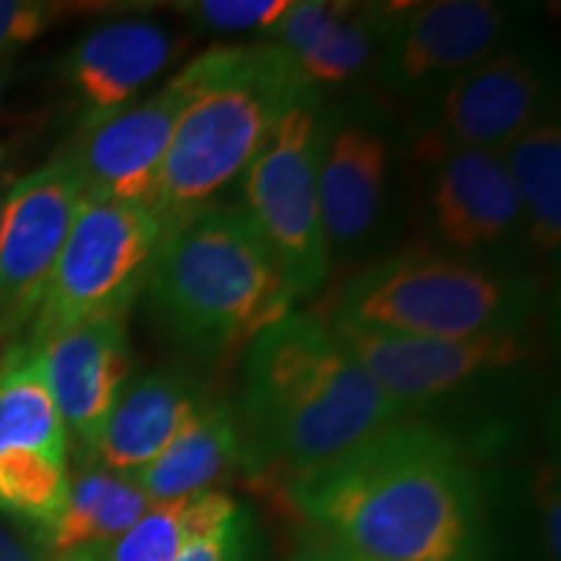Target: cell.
Listing matches in <instances>:
<instances>
[{
	"label": "cell",
	"instance_id": "9c48e42d",
	"mask_svg": "<svg viewBox=\"0 0 561 561\" xmlns=\"http://www.w3.org/2000/svg\"><path fill=\"white\" fill-rule=\"evenodd\" d=\"M206 81V55L104 121L79 125L68 157L81 174L83 195L94 201L151 208L164 159L187 107Z\"/></svg>",
	"mask_w": 561,
	"mask_h": 561
},
{
	"label": "cell",
	"instance_id": "44dd1931",
	"mask_svg": "<svg viewBox=\"0 0 561 561\" xmlns=\"http://www.w3.org/2000/svg\"><path fill=\"white\" fill-rule=\"evenodd\" d=\"M240 504L214 489L185 500L151 504L121 538L100 549L76 553L66 561H178L193 538L221 525Z\"/></svg>",
	"mask_w": 561,
	"mask_h": 561
},
{
	"label": "cell",
	"instance_id": "ac0fdd59",
	"mask_svg": "<svg viewBox=\"0 0 561 561\" xmlns=\"http://www.w3.org/2000/svg\"><path fill=\"white\" fill-rule=\"evenodd\" d=\"M208 401L180 369H153L128 380L94 447L100 466L136 476L178 439Z\"/></svg>",
	"mask_w": 561,
	"mask_h": 561
},
{
	"label": "cell",
	"instance_id": "484cf974",
	"mask_svg": "<svg viewBox=\"0 0 561 561\" xmlns=\"http://www.w3.org/2000/svg\"><path fill=\"white\" fill-rule=\"evenodd\" d=\"M541 507H543V546H546V557L551 561H559L561 557V528H559V520H561V504H559V486L546 479L543 483V500H541Z\"/></svg>",
	"mask_w": 561,
	"mask_h": 561
},
{
	"label": "cell",
	"instance_id": "cb8c5ba5",
	"mask_svg": "<svg viewBox=\"0 0 561 561\" xmlns=\"http://www.w3.org/2000/svg\"><path fill=\"white\" fill-rule=\"evenodd\" d=\"M261 541H257L255 520L248 510L237 507L214 530L193 538L180 551L178 561H257Z\"/></svg>",
	"mask_w": 561,
	"mask_h": 561
},
{
	"label": "cell",
	"instance_id": "ffe728a7",
	"mask_svg": "<svg viewBox=\"0 0 561 561\" xmlns=\"http://www.w3.org/2000/svg\"><path fill=\"white\" fill-rule=\"evenodd\" d=\"M523 210V240L546 257L561 244V125L557 110L502 151Z\"/></svg>",
	"mask_w": 561,
	"mask_h": 561
},
{
	"label": "cell",
	"instance_id": "6da1fadb",
	"mask_svg": "<svg viewBox=\"0 0 561 561\" xmlns=\"http://www.w3.org/2000/svg\"><path fill=\"white\" fill-rule=\"evenodd\" d=\"M312 533L362 561H489L486 502L468 453L405 416L291 483Z\"/></svg>",
	"mask_w": 561,
	"mask_h": 561
},
{
	"label": "cell",
	"instance_id": "e0dca14e",
	"mask_svg": "<svg viewBox=\"0 0 561 561\" xmlns=\"http://www.w3.org/2000/svg\"><path fill=\"white\" fill-rule=\"evenodd\" d=\"M390 3L294 0L271 39L314 94L343 89L375 68Z\"/></svg>",
	"mask_w": 561,
	"mask_h": 561
},
{
	"label": "cell",
	"instance_id": "d6986e66",
	"mask_svg": "<svg viewBox=\"0 0 561 561\" xmlns=\"http://www.w3.org/2000/svg\"><path fill=\"white\" fill-rule=\"evenodd\" d=\"M231 468H240V426L227 403H206L178 439L133 479L151 504L214 491Z\"/></svg>",
	"mask_w": 561,
	"mask_h": 561
},
{
	"label": "cell",
	"instance_id": "9a60e30c",
	"mask_svg": "<svg viewBox=\"0 0 561 561\" xmlns=\"http://www.w3.org/2000/svg\"><path fill=\"white\" fill-rule=\"evenodd\" d=\"M187 50V39L153 19H112L70 47L62 79L79 107V125L128 107Z\"/></svg>",
	"mask_w": 561,
	"mask_h": 561
},
{
	"label": "cell",
	"instance_id": "f546056e",
	"mask_svg": "<svg viewBox=\"0 0 561 561\" xmlns=\"http://www.w3.org/2000/svg\"><path fill=\"white\" fill-rule=\"evenodd\" d=\"M343 553H346V551H343ZM346 557H348V553H346ZM348 561H362V559H354V557H348Z\"/></svg>",
	"mask_w": 561,
	"mask_h": 561
},
{
	"label": "cell",
	"instance_id": "3957f363",
	"mask_svg": "<svg viewBox=\"0 0 561 561\" xmlns=\"http://www.w3.org/2000/svg\"><path fill=\"white\" fill-rule=\"evenodd\" d=\"M149 307L174 346L219 359L294 312L291 286L242 206H210L159 242Z\"/></svg>",
	"mask_w": 561,
	"mask_h": 561
},
{
	"label": "cell",
	"instance_id": "4fadbf2b",
	"mask_svg": "<svg viewBox=\"0 0 561 561\" xmlns=\"http://www.w3.org/2000/svg\"><path fill=\"white\" fill-rule=\"evenodd\" d=\"M426 224L437 252L489 263L523 237V210L502 151H460L434 161Z\"/></svg>",
	"mask_w": 561,
	"mask_h": 561
},
{
	"label": "cell",
	"instance_id": "2e32d148",
	"mask_svg": "<svg viewBox=\"0 0 561 561\" xmlns=\"http://www.w3.org/2000/svg\"><path fill=\"white\" fill-rule=\"evenodd\" d=\"M37 351L68 439L91 455L130 380L128 325L123 318L87 322Z\"/></svg>",
	"mask_w": 561,
	"mask_h": 561
},
{
	"label": "cell",
	"instance_id": "4316f807",
	"mask_svg": "<svg viewBox=\"0 0 561 561\" xmlns=\"http://www.w3.org/2000/svg\"><path fill=\"white\" fill-rule=\"evenodd\" d=\"M291 561H348V557L339 546L318 536V533H307L297 543V549H294Z\"/></svg>",
	"mask_w": 561,
	"mask_h": 561
},
{
	"label": "cell",
	"instance_id": "52a82bcc",
	"mask_svg": "<svg viewBox=\"0 0 561 561\" xmlns=\"http://www.w3.org/2000/svg\"><path fill=\"white\" fill-rule=\"evenodd\" d=\"M557 68L528 32L491 53L430 94L419 96L413 157L434 161L460 151H504L551 115Z\"/></svg>",
	"mask_w": 561,
	"mask_h": 561
},
{
	"label": "cell",
	"instance_id": "8992f818",
	"mask_svg": "<svg viewBox=\"0 0 561 561\" xmlns=\"http://www.w3.org/2000/svg\"><path fill=\"white\" fill-rule=\"evenodd\" d=\"M161 229L151 208L83 195L24 343L45 346L87 322L123 318L146 291Z\"/></svg>",
	"mask_w": 561,
	"mask_h": 561
},
{
	"label": "cell",
	"instance_id": "8fae6325",
	"mask_svg": "<svg viewBox=\"0 0 561 561\" xmlns=\"http://www.w3.org/2000/svg\"><path fill=\"white\" fill-rule=\"evenodd\" d=\"M81 201L68 151L13 182L0 229V354L30 331Z\"/></svg>",
	"mask_w": 561,
	"mask_h": 561
},
{
	"label": "cell",
	"instance_id": "ba28073f",
	"mask_svg": "<svg viewBox=\"0 0 561 561\" xmlns=\"http://www.w3.org/2000/svg\"><path fill=\"white\" fill-rule=\"evenodd\" d=\"M322 117V96H307L286 112L242 174L244 216L297 299L312 297L333 265L318 187Z\"/></svg>",
	"mask_w": 561,
	"mask_h": 561
},
{
	"label": "cell",
	"instance_id": "603a6c76",
	"mask_svg": "<svg viewBox=\"0 0 561 561\" xmlns=\"http://www.w3.org/2000/svg\"><path fill=\"white\" fill-rule=\"evenodd\" d=\"M73 13L76 5L53 0H0V60H11Z\"/></svg>",
	"mask_w": 561,
	"mask_h": 561
},
{
	"label": "cell",
	"instance_id": "5bb4252c",
	"mask_svg": "<svg viewBox=\"0 0 561 561\" xmlns=\"http://www.w3.org/2000/svg\"><path fill=\"white\" fill-rule=\"evenodd\" d=\"M392 164L390 136L362 107H328L320 144V214L331 255L356 250L380 224Z\"/></svg>",
	"mask_w": 561,
	"mask_h": 561
},
{
	"label": "cell",
	"instance_id": "83f0119b",
	"mask_svg": "<svg viewBox=\"0 0 561 561\" xmlns=\"http://www.w3.org/2000/svg\"><path fill=\"white\" fill-rule=\"evenodd\" d=\"M13 174L5 170L3 164V153H0V229H3V216H5V206H9V195L13 187Z\"/></svg>",
	"mask_w": 561,
	"mask_h": 561
},
{
	"label": "cell",
	"instance_id": "7402d4cb",
	"mask_svg": "<svg viewBox=\"0 0 561 561\" xmlns=\"http://www.w3.org/2000/svg\"><path fill=\"white\" fill-rule=\"evenodd\" d=\"M291 0H187L174 11L185 19L193 34H265L271 37L280 19L289 11Z\"/></svg>",
	"mask_w": 561,
	"mask_h": 561
},
{
	"label": "cell",
	"instance_id": "f1b7e54d",
	"mask_svg": "<svg viewBox=\"0 0 561 561\" xmlns=\"http://www.w3.org/2000/svg\"><path fill=\"white\" fill-rule=\"evenodd\" d=\"M9 79H11V60H0V100H3Z\"/></svg>",
	"mask_w": 561,
	"mask_h": 561
},
{
	"label": "cell",
	"instance_id": "277c9868",
	"mask_svg": "<svg viewBox=\"0 0 561 561\" xmlns=\"http://www.w3.org/2000/svg\"><path fill=\"white\" fill-rule=\"evenodd\" d=\"M206 55V81L174 133L151 214L161 240L242 178L286 112L314 91L273 42L219 45Z\"/></svg>",
	"mask_w": 561,
	"mask_h": 561
},
{
	"label": "cell",
	"instance_id": "30bf717a",
	"mask_svg": "<svg viewBox=\"0 0 561 561\" xmlns=\"http://www.w3.org/2000/svg\"><path fill=\"white\" fill-rule=\"evenodd\" d=\"M525 5L494 0L390 3L375 68L396 96H424L523 34Z\"/></svg>",
	"mask_w": 561,
	"mask_h": 561
},
{
	"label": "cell",
	"instance_id": "7c38bea8",
	"mask_svg": "<svg viewBox=\"0 0 561 561\" xmlns=\"http://www.w3.org/2000/svg\"><path fill=\"white\" fill-rule=\"evenodd\" d=\"M328 322L405 416L520 367L536 354L530 333L445 341L377 331L333 318Z\"/></svg>",
	"mask_w": 561,
	"mask_h": 561
},
{
	"label": "cell",
	"instance_id": "5b68a950",
	"mask_svg": "<svg viewBox=\"0 0 561 561\" xmlns=\"http://www.w3.org/2000/svg\"><path fill=\"white\" fill-rule=\"evenodd\" d=\"M538 312L536 278L426 248L354 273L341 286L331 318L419 339L468 341L530 333Z\"/></svg>",
	"mask_w": 561,
	"mask_h": 561
},
{
	"label": "cell",
	"instance_id": "7a4b0ae2",
	"mask_svg": "<svg viewBox=\"0 0 561 561\" xmlns=\"http://www.w3.org/2000/svg\"><path fill=\"white\" fill-rule=\"evenodd\" d=\"M242 382L240 468L278 494L405 419L312 312L294 310L257 335Z\"/></svg>",
	"mask_w": 561,
	"mask_h": 561
},
{
	"label": "cell",
	"instance_id": "d4e9b609",
	"mask_svg": "<svg viewBox=\"0 0 561 561\" xmlns=\"http://www.w3.org/2000/svg\"><path fill=\"white\" fill-rule=\"evenodd\" d=\"M0 561H58L24 525L0 515Z\"/></svg>",
	"mask_w": 561,
	"mask_h": 561
}]
</instances>
